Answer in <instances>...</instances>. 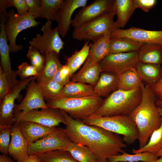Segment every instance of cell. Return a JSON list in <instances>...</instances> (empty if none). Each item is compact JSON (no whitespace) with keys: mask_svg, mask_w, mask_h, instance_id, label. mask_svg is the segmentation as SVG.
I'll list each match as a JSON object with an SVG mask.
<instances>
[{"mask_svg":"<svg viewBox=\"0 0 162 162\" xmlns=\"http://www.w3.org/2000/svg\"><path fill=\"white\" fill-rule=\"evenodd\" d=\"M27 57L30 64L34 67L40 74L44 68L46 56L42 55L37 49L30 46L27 55Z\"/></svg>","mask_w":162,"mask_h":162,"instance_id":"37","label":"cell"},{"mask_svg":"<svg viewBox=\"0 0 162 162\" xmlns=\"http://www.w3.org/2000/svg\"><path fill=\"white\" fill-rule=\"evenodd\" d=\"M0 19V65L6 75L10 88L17 84L19 81L16 79L15 71L13 70L11 68L9 56L10 48L8 44L7 37L5 29L6 20L3 18Z\"/></svg>","mask_w":162,"mask_h":162,"instance_id":"17","label":"cell"},{"mask_svg":"<svg viewBox=\"0 0 162 162\" xmlns=\"http://www.w3.org/2000/svg\"><path fill=\"white\" fill-rule=\"evenodd\" d=\"M101 73L100 63H92L86 60L82 68L71 77V81L88 84L94 86Z\"/></svg>","mask_w":162,"mask_h":162,"instance_id":"21","label":"cell"},{"mask_svg":"<svg viewBox=\"0 0 162 162\" xmlns=\"http://www.w3.org/2000/svg\"><path fill=\"white\" fill-rule=\"evenodd\" d=\"M94 95V86L81 82L71 81L64 86L59 96L68 98H79Z\"/></svg>","mask_w":162,"mask_h":162,"instance_id":"26","label":"cell"},{"mask_svg":"<svg viewBox=\"0 0 162 162\" xmlns=\"http://www.w3.org/2000/svg\"><path fill=\"white\" fill-rule=\"evenodd\" d=\"M110 37L126 38L143 44H155L162 46V30H149L134 27L125 29L116 28L111 32Z\"/></svg>","mask_w":162,"mask_h":162,"instance_id":"14","label":"cell"},{"mask_svg":"<svg viewBox=\"0 0 162 162\" xmlns=\"http://www.w3.org/2000/svg\"><path fill=\"white\" fill-rule=\"evenodd\" d=\"M15 123L31 122L50 127H56L60 123L65 125L66 120L60 110L48 107L40 110H33L15 115Z\"/></svg>","mask_w":162,"mask_h":162,"instance_id":"10","label":"cell"},{"mask_svg":"<svg viewBox=\"0 0 162 162\" xmlns=\"http://www.w3.org/2000/svg\"><path fill=\"white\" fill-rule=\"evenodd\" d=\"M139 62L162 64V46L152 43L143 44L138 51Z\"/></svg>","mask_w":162,"mask_h":162,"instance_id":"25","label":"cell"},{"mask_svg":"<svg viewBox=\"0 0 162 162\" xmlns=\"http://www.w3.org/2000/svg\"><path fill=\"white\" fill-rule=\"evenodd\" d=\"M118 75L113 73L101 72L94 86L95 95L101 97L107 96L118 89Z\"/></svg>","mask_w":162,"mask_h":162,"instance_id":"22","label":"cell"},{"mask_svg":"<svg viewBox=\"0 0 162 162\" xmlns=\"http://www.w3.org/2000/svg\"><path fill=\"white\" fill-rule=\"evenodd\" d=\"M113 12L87 22L74 28L72 36L81 41L91 40L94 43L107 33L117 28Z\"/></svg>","mask_w":162,"mask_h":162,"instance_id":"6","label":"cell"},{"mask_svg":"<svg viewBox=\"0 0 162 162\" xmlns=\"http://www.w3.org/2000/svg\"><path fill=\"white\" fill-rule=\"evenodd\" d=\"M11 127H0V152L2 154L7 155L8 154Z\"/></svg>","mask_w":162,"mask_h":162,"instance_id":"38","label":"cell"},{"mask_svg":"<svg viewBox=\"0 0 162 162\" xmlns=\"http://www.w3.org/2000/svg\"><path fill=\"white\" fill-rule=\"evenodd\" d=\"M11 7L15 8L19 14H23L28 11V9L25 0H10Z\"/></svg>","mask_w":162,"mask_h":162,"instance_id":"44","label":"cell"},{"mask_svg":"<svg viewBox=\"0 0 162 162\" xmlns=\"http://www.w3.org/2000/svg\"><path fill=\"white\" fill-rule=\"evenodd\" d=\"M36 77L32 76L21 79L16 85L10 88L8 93L0 101V127H11L15 123L14 109L15 100L21 91L25 88L30 82Z\"/></svg>","mask_w":162,"mask_h":162,"instance_id":"12","label":"cell"},{"mask_svg":"<svg viewBox=\"0 0 162 162\" xmlns=\"http://www.w3.org/2000/svg\"><path fill=\"white\" fill-rule=\"evenodd\" d=\"M10 88L6 75L0 65V101L8 93Z\"/></svg>","mask_w":162,"mask_h":162,"instance_id":"41","label":"cell"},{"mask_svg":"<svg viewBox=\"0 0 162 162\" xmlns=\"http://www.w3.org/2000/svg\"><path fill=\"white\" fill-rule=\"evenodd\" d=\"M150 88L155 95L157 106L158 107H162V75L160 80Z\"/></svg>","mask_w":162,"mask_h":162,"instance_id":"42","label":"cell"},{"mask_svg":"<svg viewBox=\"0 0 162 162\" xmlns=\"http://www.w3.org/2000/svg\"><path fill=\"white\" fill-rule=\"evenodd\" d=\"M27 5L28 11L34 14L38 12L41 3V0H25Z\"/></svg>","mask_w":162,"mask_h":162,"instance_id":"45","label":"cell"},{"mask_svg":"<svg viewBox=\"0 0 162 162\" xmlns=\"http://www.w3.org/2000/svg\"><path fill=\"white\" fill-rule=\"evenodd\" d=\"M16 122L28 145L50 134L56 128L46 126L31 122Z\"/></svg>","mask_w":162,"mask_h":162,"instance_id":"19","label":"cell"},{"mask_svg":"<svg viewBox=\"0 0 162 162\" xmlns=\"http://www.w3.org/2000/svg\"><path fill=\"white\" fill-rule=\"evenodd\" d=\"M59 54L51 52L46 55L45 64L42 72L36 78L37 82L47 81L52 77L62 66L59 58Z\"/></svg>","mask_w":162,"mask_h":162,"instance_id":"27","label":"cell"},{"mask_svg":"<svg viewBox=\"0 0 162 162\" xmlns=\"http://www.w3.org/2000/svg\"><path fill=\"white\" fill-rule=\"evenodd\" d=\"M34 14L29 11L23 14L16 13L14 9L8 13V18L5 22V29L8 40L9 42L10 52H17L22 50L23 46L16 43L17 36L22 31L37 26L40 23L36 21Z\"/></svg>","mask_w":162,"mask_h":162,"instance_id":"7","label":"cell"},{"mask_svg":"<svg viewBox=\"0 0 162 162\" xmlns=\"http://www.w3.org/2000/svg\"><path fill=\"white\" fill-rule=\"evenodd\" d=\"M61 110L66 120L65 129L71 141L87 147L97 162H108L110 156L125 152L123 149L127 147V145L120 135L98 126L86 124Z\"/></svg>","mask_w":162,"mask_h":162,"instance_id":"1","label":"cell"},{"mask_svg":"<svg viewBox=\"0 0 162 162\" xmlns=\"http://www.w3.org/2000/svg\"><path fill=\"white\" fill-rule=\"evenodd\" d=\"M15 73L16 75L19 76L21 79H27L32 76L36 78L40 74L34 67L26 62L19 65L18 66V70L15 71Z\"/></svg>","mask_w":162,"mask_h":162,"instance_id":"39","label":"cell"},{"mask_svg":"<svg viewBox=\"0 0 162 162\" xmlns=\"http://www.w3.org/2000/svg\"></svg>","mask_w":162,"mask_h":162,"instance_id":"51","label":"cell"},{"mask_svg":"<svg viewBox=\"0 0 162 162\" xmlns=\"http://www.w3.org/2000/svg\"><path fill=\"white\" fill-rule=\"evenodd\" d=\"M136 9L133 0H114L113 9L117 16V28H123Z\"/></svg>","mask_w":162,"mask_h":162,"instance_id":"23","label":"cell"},{"mask_svg":"<svg viewBox=\"0 0 162 162\" xmlns=\"http://www.w3.org/2000/svg\"><path fill=\"white\" fill-rule=\"evenodd\" d=\"M82 122L86 124L98 126L122 135L127 145L133 144L138 139L137 128L129 116H102L94 114L85 118Z\"/></svg>","mask_w":162,"mask_h":162,"instance_id":"5","label":"cell"},{"mask_svg":"<svg viewBox=\"0 0 162 162\" xmlns=\"http://www.w3.org/2000/svg\"><path fill=\"white\" fill-rule=\"evenodd\" d=\"M136 8H139L146 12H148L155 5L156 0H133Z\"/></svg>","mask_w":162,"mask_h":162,"instance_id":"43","label":"cell"},{"mask_svg":"<svg viewBox=\"0 0 162 162\" xmlns=\"http://www.w3.org/2000/svg\"><path fill=\"white\" fill-rule=\"evenodd\" d=\"M28 144L16 122L11 128V139L8 153L16 162H22L29 155Z\"/></svg>","mask_w":162,"mask_h":162,"instance_id":"18","label":"cell"},{"mask_svg":"<svg viewBox=\"0 0 162 162\" xmlns=\"http://www.w3.org/2000/svg\"><path fill=\"white\" fill-rule=\"evenodd\" d=\"M161 119L160 126L152 133L147 144L142 148L133 149V153L148 152L155 154L162 149V117Z\"/></svg>","mask_w":162,"mask_h":162,"instance_id":"33","label":"cell"},{"mask_svg":"<svg viewBox=\"0 0 162 162\" xmlns=\"http://www.w3.org/2000/svg\"><path fill=\"white\" fill-rule=\"evenodd\" d=\"M0 162H14L7 155L0 154Z\"/></svg>","mask_w":162,"mask_h":162,"instance_id":"47","label":"cell"},{"mask_svg":"<svg viewBox=\"0 0 162 162\" xmlns=\"http://www.w3.org/2000/svg\"><path fill=\"white\" fill-rule=\"evenodd\" d=\"M64 0H41L37 13L33 15L35 19L44 18L47 20H55L56 14Z\"/></svg>","mask_w":162,"mask_h":162,"instance_id":"30","label":"cell"},{"mask_svg":"<svg viewBox=\"0 0 162 162\" xmlns=\"http://www.w3.org/2000/svg\"></svg>","mask_w":162,"mask_h":162,"instance_id":"52","label":"cell"},{"mask_svg":"<svg viewBox=\"0 0 162 162\" xmlns=\"http://www.w3.org/2000/svg\"><path fill=\"white\" fill-rule=\"evenodd\" d=\"M159 107V111L161 117H162V106Z\"/></svg>","mask_w":162,"mask_h":162,"instance_id":"49","label":"cell"},{"mask_svg":"<svg viewBox=\"0 0 162 162\" xmlns=\"http://www.w3.org/2000/svg\"><path fill=\"white\" fill-rule=\"evenodd\" d=\"M103 100L96 95L79 98L59 96L47 100L46 103L49 107L63 110L73 119L82 121L94 114Z\"/></svg>","mask_w":162,"mask_h":162,"instance_id":"4","label":"cell"},{"mask_svg":"<svg viewBox=\"0 0 162 162\" xmlns=\"http://www.w3.org/2000/svg\"><path fill=\"white\" fill-rule=\"evenodd\" d=\"M35 80L36 78L34 79L29 83L25 96L21 102L15 104L14 109V115L20 112L25 113L33 110L49 107Z\"/></svg>","mask_w":162,"mask_h":162,"instance_id":"15","label":"cell"},{"mask_svg":"<svg viewBox=\"0 0 162 162\" xmlns=\"http://www.w3.org/2000/svg\"><path fill=\"white\" fill-rule=\"evenodd\" d=\"M70 72V70L67 65H62L52 80L64 86L71 82Z\"/></svg>","mask_w":162,"mask_h":162,"instance_id":"40","label":"cell"},{"mask_svg":"<svg viewBox=\"0 0 162 162\" xmlns=\"http://www.w3.org/2000/svg\"><path fill=\"white\" fill-rule=\"evenodd\" d=\"M114 0H95L90 4L82 8L74 18L71 26L74 28L87 22L114 12Z\"/></svg>","mask_w":162,"mask_h":162,"instance_id":"13","label":"cell"},{"mask_svg":"<svg viewBox=\"0 0 162 162\" xmlns=\"http://www.w3.org/2000/svg\"><path fill=\"white\" fill-rule=\"evenodd\" d=\"M143 44L126 38H111L109 54L138 51Z\"/></svg>","mask_w":162,"mask_h":162,"instance_id":"28","label":"cell"},{"mask_svg":"<svg viewBox=\"0 0 162 162\" xmlns=\"http://www.w3.org/2000/svg\"><path fill=\"white\" fill-rule=\"evenodd\" d=\"M142 98L140 87L129 91L118 89L103 100L94 114L102 116H129L139 104Z\"/></svg>","mask_w":162,"mask_h":162,"instance_id":"3","label":"cell"},{"mask_svg":"<svg viewBox=\"0 0 162 162\" xmlns=\"http://www.w3.org/2000/svg\"><path fill=\"white\" fill-rule=\"evenodd\" d=\"M111 32L107 33L98 40L92 44L86 60L92 63H100L109 54Z\"/></svg>","mask_w":162,"mask_h":162,"instance_id":"24","label":"cell"},{"mask_svg":"<svg viewBox=\"0 0 162 162\" xmlns=\"http://www.w3.org/2000/svg\"><path fill=\"white\" fill-rule=\"evenodd\" d=\"M37 83L46 101L59 96L64 87L52 79Z\"/></svg>","mask_w":162,"mask_h":162,"instance_id":"36","label":"cell"},{"mask_svg":"<svg viewBox=\"0 0 162 162\" xmlns=\"http://www.w3.org/2000/svg\"><path fill=\"white\" fill-rule=\"evenodd\" d=\"M157 157L162 156V149L155 154Z\"/></svg>","mask_w":162,"mask_h":162,"instance_id":"48","label":"cell"},{"mask_svg":"<svg viewBox=\"0 0 162 162\" xmlns=\"http://www.w3.org/2000/svg\"><path fill=\"white\" fill-rule=\"evenodd\" d=\"M71 142L65 128H56L51 133L28 145L29 155L56 150H65Z\"/></svg>","mask_w":162,"mask_h":162,"instance_id":"8","label":"cell"},{"mask_svg":"<svg viewBox=\"0 0 162 162\" xmlns=\"http://www.w3.org/2000/svg\"><path fill=\"white\" fill-rule=\"evenodd\" d=\"M52 23L51 20H47L41 28L42 35L37 34L35 37L29 41L30 46L38 50L45 56L51 52L59 54L64 44L60 38L57 27L51 28Z\"/></svg>","mask_w":162,"mask_h":162,"instance_id":"9","label":"cell"},{"mask_svg":"<svg viewBox=\"0 0 162 162\" xmlns=\"http://www.w3.org/2000/svg\"><path fill=\"white\" fill-rule=\"evenodd\" d=\"M135 68L141 81L150 87L156 83L162 75L161 64L145 63L138 62Z\"/></svg>","mask_w":162,"mask_h":162,"instance_id":"20","label":"cell"},{"mask_svg":"<svg viewBox=\"0 0 162 162\" xmlns=\"http://www.w3.org/2000/svg\"><path fill=\"white\" fill-rule=\"evenodd\" d=\"M87 0H64L58 11L56 20L58 23L57 28L60 35L66 36L71 25V17L74 11L77 8L87 5Z\"/></svg>","mask_w":162,"mask_h":162,"instance_id":"16","label":"cell"},{"mask_svg":"<svg viewBox=\"0 0 162 162\" xmlns=\"http://www.w3.org/2000/svg\"><path fill=\"white\" fill-rule=\"evenodd\" d=\"M37 155L41 162H79L64 150H52Z\"/></svg>","mask_w":162,"mask_h":162,"instance_id":"35","label":"cell"},{"mask_svg":"<svg viewBox=\"0 0 162 162\" xmlns=\"http://www.w3.org/2000/svg\"><path fill=\"white\" fill-rule=\"evenodd\" d=\"M22 162H41L37 155H29Z\"/></svg>","mask_w":162,"mask_h":162,"instance_id":"46","label":"cell"},{"mask_svg":"<svg viewBox=\"0 0 162 162\" xmlns=\"http://www.w3.org/2000/svg\"><path fill=\"white\" fill-rule=\"evenodd\" d=\"M66 150L79 162H97L92 151L86 146L71 141Z\"/></svg>","mask_w":162,"mask_h":162,"instance_id":"32","label":"cell"},{"mask_svg":"<svg viewBox=\"0 0 162 162\" xmlns=\"http://www.w3.org/2000/svg\"><path fill=\"white\" fill-rule=\"evenodd\" d=\"M141 100L129 116L138 132L139 148L144 146L154 130L161 125V117L157 106L155 95L148 86L141 82Z\"/></svg>","mask_w":162,"mask_h":162,"instance_id":"2","label":"cell"},{"mask_svg":"<svg viewBox=\"0 0 162 162\" xmlns=\"http://www.w3.org/2000/svg\"><path fill=\"white\" fill-rule=\"evenodd\" d=\"M155 154L148 152L130 154L124 152L118 155H114L108 159V162H153L158 159Z\"/></svg>","mask_w":162,"mask_h":162,"instance_id":"31","label":"cell"},{"mask_svg":"<svg viewBox=\"0 0 162 162\" xmlns=\"http://www.w3.org/2000/svg\"><path fill=\"white\" fill-rule=\"evenodd\" d=\"M153 162H162V156L160 157L159 158Z\"/></svg>","mask_w":162,"mask_h":162,"instance_id":"50","label":"cell"},{"mask_svg":"<svg viewBox=\"0 0 162 162\" xmlns=\"http://www.w3.org/2000/svg\"><path fill=\"white\" fill-rule=\"evenodd\" d=\"M89 41L88 40L85 42L81 50L76 51L67 59L66 64L70 70V78L85 62L88 56L90 48L92 44V43L89 44Z\"/></svg>","mask_w":162,"mask_h":162,"instance_id":"29","label":"cell"},{"mask_svg":"<svg viewBox=\"0 0 162 162\" xmlns=\"http://www.w3.org/2000/svg\"><path fill=\"white\" fill-rule=\"evenodd\" d=\"M141 81L135 68L118 75V89L129 91L140 87Z\"/></svg>","mask_w":162,"mask_h":162,"instance_id":"34","label":"cell"},{"mask_svg":"<svg viewBox=\"0 0 162 162\" xmlns=\"http://www.w3.org/2000/svg\"><path fill=\"white\" fill-rule=\"evenodd\" d=\"M138 51L127 53L110 54L100 63L101 72L118 75L135 68L138 62Z\"/></svg>","mask_w":162,"mask_h":162,"instance_id":"11","label":"cell"}]
</instances>
